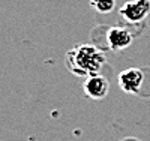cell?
<instances>
[{"instance_id":"3957f363","label":"cell","mask_w":150,"mask_h":141,"mask_svg":"<svg viewBox=\"0 0 150 141\" xmlns=\"http://www.w3.org/2000/svg\"><path fill=\"white\" fill-rule=\"evenodd\" d=\"M83 90L87 98H90L93 101H102L110 93V81L101 74L90 75L86 78L83 84Z\"/></svg>"},{"instance_id":"277c9868","label":"cell","mask_w":150,"mask_h":141,"mask_svg":"<svg viewBox=\"0 0 150 141\" xmlns=\"http://www.w3.org/2000/svg\"><path fill=\"white\" fill-rule=\"evenodd\" d=\"M144 83V72L140 68H128L119 74V86L125 93L138 95Z\"/></svg>"},{"instance_id":"5b68a950","label":"cell","mask_w":150,"mask_h":141,"mask_svg":"<svg viewBox=\"0 0 150 141\" xmlns=\"http://www.w3.org/2000/svg\"><path fill=\"white\" fill-rule=\"evenodd\" d=\"M134 35L123 26H112L107 32V44L112 51H123L132 45Z\"/></svg>"},{"instance_id":"6da1fadb","label":"cell","mask_w":150,"mask_h":141,"mask_svg":"<svg viewBox=\"0 0 150 141\" xmlns=\"http://www.w3.org/2000/svg\"><path fill=\"white\" fill-rule=\"evenodd\" d=\"M107 62L105 54L96 45L80 44L75 45L65 54L66 69L77 77H90L99 74Z\"/></svg>"},{"instance_id":"8992f818","label":"cell","mask_w":150,"mask_h":141,"mask_svg":"<svg viewBox=\"0 0 150 141\" xmlns=\"http://www.w3.org/2000/svg\"><path fill=\"white\" fill-rule=\"evenodd\" d=\"M90 5L99 14H110L116 8V0H90Z\"/></svg>"},{"instance_id":"7a4b0ae2","label":"cell","mask_w":150,"mask_h":141,"mask_svg":"<svg viewBox=\"0 0 150 141\" xmlns=\"http://www.w3.org/2000/svg\"><path fill=\"white\" fill-rule=\"evenodd\" d=\"M119 14L125 21L138 24L144 21L150 14V0H129L123 3V6L119 9Z\"/></svg>"}]
</instances>
